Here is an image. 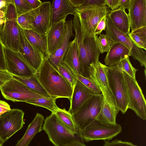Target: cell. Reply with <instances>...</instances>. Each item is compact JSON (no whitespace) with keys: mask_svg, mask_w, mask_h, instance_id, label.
I'll list each match as a JSON object with an SVG mask.
<instances>
[{"mask_svg":"<svg viewBox=\"0 0 146 146\" xmlns=\"http://www.w3.org/2000/svg\"><path fill=\"white\" fill-rule=\"evenodd\" d=\"M37 74L40 83L51 98L55 100L60 98L70 100L72 87L47 58L44 59Z\"/></svg>","mask_w":146,"mask_h":146,"instance_id":"6da1fadb","label":"cell"},{"mask_svg":"<svg viewBox=\"0 0 146 146\" xmlns=\"http://www.w3.org/2000/svg\"><path fill=\"white\" fill-rule=\"evenodd\" d=\"M73 28L75 33L76 40L80 60L82 76L89 77L88 68L92 65L97 64L101 53L97 38L98 36H88L82 33L79 21L74 20Z\"/></svg>","mask_w":146,"mask_h":146,"instance_id":"7a4b0ae2","label":"cell"},{"mask_svg":"<svg viewBox=\"0 0 146 146\" xmlns=\"http://www.w3.org/2000/svg\"><path fill=\"white\" fill-rule=\"evenodd\" d=\"M42 129L55 146H86L80 134L72 133L54 113L46 117Z\"/></svg>","mask_w":146,"mask_h":146,"instance_id":"3957f363","label":"cell"},{"mask_svg":"<svg viewBox=\"0 0 146 146\" xmlns=\"http://www.w3.org/2000/svg\"><path fill=\"white\" fill-rule=\"evenodd\" d=\"M109 86L115 99L116 107L125 113L128 105L127 89L123 74L117 64L104 66Z\"/></svg>","mask_w":146,"mask_h":146,"instance_id":"277c9868","label":"cell"},{"mask_svg":"<svg viewBox=\"0 0 146 146\" xmlns=\"http://www.w3.org/2000/svg\"><path fill=\"white\" fill-rule=\"evenodd\" d=\"M104 102L102 94H94L75 112L72 114L73 119L80 131L96 119Z\"/></svg>","mask_w":146,"mask_h":146,"instance_id":"5b68a950","label":"cell"},{"mask_svg":"<svg viewBox=\"0 0 146 146\" xmlns=\"http://www.w3.org/2000/svg\"><path fill=\"white\" fill-rule=\"evenodd\" d=\"M106 34L116 43L123 44L130 50V56L137 60L141 66L146 67V52L135 44L128 34H125L119 31L114 26L109 17H106Z\"/></svg>","mask_w":146,"mask_h":146,"instance_id":"8992f818","label":"cell"},{"mask_svg":"<svg viewBox=\"0 0 146 146\" xmlns=\"http://www.w3.org/2000/svg\"><path fill=\"white\" fill-rule=\"evenodd\" d=\"M121 126L117 123L106 124L95 120L80 131L84 140L86 142L96 140H110L122 131Z\"/></svg>","mask_w":146,"mask_h":146,"instance_id":"52a82bcc","label":"cell"},{"mask_svg":"<svg viewBox=\"0 0 146 146\" xmlns=\"http://www.w3.org/2000/svg\"><path fill=\"white\" fill-rule=\"evenodd\" d=\"M126 85L128 96V109L133 110L141 119H146V101L141 88L136 79L122 70Z\"/></svg>","mask_w":146,"mask_h":146,"instance_id":"ba28073f","label":"cell"},{"mask_svg":"<svg viewBox=\"0 0 146 146\" xmlns=\"http://www.w3.org/2000/svg\"><path fill=\"white\" fill-rule=\"evenodd\" d=\"M24 115L22 110L13 109L0 116V139L4 143L23 127Z\"/></svg>","mask_w":146,"mask_h":146,"instance_id":"9c48e42d","label":"cell"},{"mask_svg":"<svg viewBox=\"0 0 146 146\" xmlns=\"http://www.w3.org/2000/svg\"><path fill=\"white\" fill-rule=\"evenodd\" d=\"M0 89L5 98L14 102H26L28 100L44 97L13 78L1 87Z\"/></svg>","mask_w":146,"mask_h":146,"instance_id":"30bf717a","label":"cell"},{"mask_svg":"<svg viewBox=\"0 0 146 146\" xmlns=\"http://www.w3.org/2000/svg\"><path fill=\"white\" fill-rule=\"evenodd\" d=\"M6 71L12 75L25 78L37 74L27 64L21 54L4 46Z\"/></svg>","mask_w":146,"mask_h":146,"instance_id":"8fae6325","label":"cell"},{"mask_svg":"<svg viewBox=\"0 0 146 146\" xmlns=\"http://www.w3.org/2000/svg\"><path fill=\"white\" fill-rule=\"evenodd\" d=\"M111 10L107 6L93 8L87 11L75 13L78 17L83 33L88 36L95 35L97 26L102 18Z\"/></svg>","mask_w":146,"mask_h":146,"instance_id":"7c38bea8","label":"cell"},{"mask_svg":"<svg viewBox=\"0 0 146 146\" xmlns=\"http://www.w3.org/2000/svg\"><path fill=\"white\" fill-rule=\"evenodd\" d=\"M30 12L33 17V30L42 37H45L51 25V2H42L38 8L31 10Z\"/></svg>","mask_w":146,"mask_h":146,"instance_id":"4fadbf2b","label":"cell"},{"mask_svg":"<svg viewBox=\"0 0 146 146\" xmlns=\"http://www.w3.org/2000/svg\"><path fill=\"white\" fill-rule=\"evenodd\" d=\"M104 66V64L99 61L97 64L90 67L88 70L89 77L101 91L104 101L116 107L114 98L109 86Z\"/></svg>","mask_w":146,"mask_h":146,"instance_id":"5bb4252c","label":"cell"},{"mask_svg":"<svg viewBox=\"0 0 146 146\" xmlns=\"http://www.w3.org/2000/svg\"><path fill=\"white\" fill-rule=\"evenodd\" d=\"M17 19L5 21L0 28V39L4 46L20 53V28Z\"/></svg>","mask_w":146,"mask_h":146,"instance_id":"9a60e30c","label":"cell"},{"mask_svg":"<svg viewBox=\"0 0 146 146\" xmlns=\"http://www.w3.org/2000/svg\"><path fill=\"white\" fill-rule=\"evenodd\" d=\"M20 53L29 65L37 74L44 59L41 53L29 42L23 29L20 27Z\"/></svg>","mask_w":146,"mask_h":146,"instance_id":"2e32d148","label":"cell"},{"mask_svg":"<svg viewBox=\"0 0 146 146\" xmlns=\"http://www.w3.org/2000/svg\"><path fill=\"white\" fill-rule=\"evenodd\" d=\"M66 22L63 20L54 23L47 31L45 39L49 56L54 54L62 44L65 33Z\"/></svg>","mask_w":146,"mask_h":146,"instance_id":"e0dca14e","label":"cell"},{"mask_svg":"<svg viewBox=\"0 0 146 146\" xmlns=\"http://www.w3.org/2000/svg\"><path fill=\"white\" fill-rule=\"evenodd\" d=\"M128 10L131 32L146 26V0H131Z\"/></svg>","mask_w":146,"mask_h":146,"instance_id":"ac0fdd59","label":"cell"},{"mask_svg":"<svg viewBox=\"0 0 146 146\" xmlns=\"http://www.w3.org/2000/svg\"><path fill=\"white\" fill-rule=\"evenodd\" d=\"M65 27V35L60 47L54 54L49 56L47 58L50 64L57 71L59 66L63 62L64 57L70 46V40L74 36L72 19L66 21Z\"/></svg>","mask_w":146,"mask_h":146,"instance_id":"d6986e66","label":"cell"},{"mask_svg":"<svg viewBox=\"0 0 146 146\" xmlns=\"http://www.w3.org/2000/svg\"><path fill=\"white\" fill-rule=\"evenodd\" d=\"M94 94L81 82L77 80L73 88L68 111L72 114Z\"/></svg>","mask_w":146,"mask_h":146,"instance_id":"ffe728a7","label":"cell"},{"mask_svg":"<svg viewBox=\"0 0 146 146\" xmlns=\"http://www.w3.org/2000/svg\"><path fill=\"white\" fill-rule=\"evenodd\" d=\"M74 8L69 0H54L51 3V25L60 21L66 20L68 15H74Z\"/></svg>","mask_w":146,"mask_h":146,"instance_id":"44dd1931","label":"cell"},{"mask_svg":"<svg viewBox=\"0 0 146 146\" xmlns=\"http://www.w3.org/2000/svg\"><path fill=\"white\" fill-rule=\"evenodd\" d=\"M44 120L42 115L37 113L33 120L28 126L24 135L18 141L15 146H28L36 134L42 130V125Z\"/></svg>","mask_w":146,"mask_h":146,"instance_id":"7402d4cb","label":"cell"},{"mask_svg":"<svg viewBox=\"0 0 146 146\" xmlns=\"http://www.w3.org/2000/svg\"><path fill=\"white\" fill-rule=\"evenodd\" d=\"M63 62L76 75H81V65L75 38L70 42V46L64 57Z\"/></svg>","mask_w":146,"mask_h":146,"instance_id":"603a6c76","label":"cell"},{"mask_svg":"<svg viewBox=\"0 0 146 146\" xmlns=\"http://www.w3.org/2000/svg\"><path fill=\"white\" fill-rule=\"evenodd\" d=\"M130 54L127 47L121 43H115L107 53L104 60L105 65L109 67L116 65L122 59L130 56Z\"/></svg>","mask_w":146,"mask_h":146,"instance_id":"cb8c5ba5","label":"cell"},{"mask_svg":"<svg viewBox=\"0 0 146 146\" xmlns=\"http://www.w3.org/2000/svg\"><path fill=\"white\" fill-rule=\"evenodd\" d=\"M108 15L114 26L119 31L125 34L130 32L129 19L125 10L118 8L111 11Z\"/></svg>","mask_w":146,"mask_h":146,"instance_id":"d4e9b609","label":"cell"},{"mask_svg":"<svg viewBox=\"0 0 146 146\" xmlns=\"http://www.w3.org/2000/svg\"><path fill=\"white\" fill-rule=\"evenodd\" d=\"M23 30L29 43L41 53L44 58H47L49 55L47 51L45 37H42L33 30Z\"/></svg>","mask_w":146,"mask_h":146,"instance_id":"484cf974","label":"cell"},{"mask_svg":"<svg viewBox=\"0 0 146 146\" xmlns=\"http://www.w3.org/2000/svg\"><path fill=\"white\" fill-rule=\"evenodd\" d=\"M12 75L13 78L21 82L33 91L42 96L50 98L40 83L37 74L29 78Z\"/></svg>","mask_w":146,"mask_h":146,"instance_id":"4316f807","label":"cell"},{"mask_svg":"<svg viewBox=\"0 0 146 146\" xmlns=\"http://www.w3.org/2000/svg\"><path fill=\"white\" fill-rule=\"evenodd\" d=\"M119 111L116 107L104 101L101 109L96 119L103 123L115 124L116 123V117Z\"/></svg>","mask_w":146,"mask_h":146,"instance_id":"83f0119b","label":"cell"},{"mask_svg":"<svg viewBox=\"0 0 146 146\" xmlns=\"http://www.w3.org/2000/svg\"><path fill=\"white\" fill-rule=\"evenodd\" d=\"M66 127L72 133L80 134V131L76 125L72 117V115L65 108H58L55 113Z\"/></svg>","mask_w":146,"mask_h":146,"instance_id":"f1b7e54d","label":"cell"},{"mask_svg":"<svg viewBox=\"0 0 146 146\" xmlns=\"http://www.w3.org/2000/svg\"><path fill=\"white\" fill-rule=\"evenodd\" d=\"M56 100L49 97H44L39 98L30 100L26 102L47 109L52 113H55L58 108L55 103Z\"/></svg>","mask_w":146,"mask_h":146,"instance_id":"f546056e","label":"cell"},{"mask_svg":"<svg viewBox=\"0 0 146 146\" xmlns=\"http://www.w3.org/2000/svg\"><path fill=\"white\" fill-rule=\"evenodd\" d=\"M128 34L137 46L146 50V26L129 32Z\"/></svg>","mask_w":146,"mask_h":146,"instance_id":"4dcf8cb0","label":"cell"},{"mask_svg":"<svg viewBox=\"0 0 146 146\" xmlns=\"http://www.w3.org/2000/svg\"><path fill=\"white\" fill-rule=\"evenodd\" d=\"M98 46L100 52L103 54L108 52L116 43L106 34H100L97 38Z\"/></svg>","mask_w":146,"mask_h":146,"instance_id":"1f68e13d","label":"cell"},{"mask_svg":"<svg viewBox=\"0 0 146 146\" xmlns=\"http://www.w3.org/2000/svg\"><path fill=\"white\" fill-rule=\"evenodd\" d=\"M58 71L73 88L77 80L76 75L63 62L58 67Z\"/></svg>","mask_w":146,"mask_h":146,"instance_id":"d6a6232c","label":"cell"},{"mask_svg":"<svg viewBox=\"0 0 146 146\" xmlns=\"http://www.w3.org/2000/svg\"><path fill=\"white\" fill-rule=\"evenodd\" d=\"M106 6V0H85L83 4L81 7L74 8V9L75 13H79Z\"/></svg>","mask_w":146,"mask_h":146,"instance_id":"836d02e7","label":"cell"},{"mask_svg":"<svg viewBox=\"0 0 146 146\" xmlns=\"http://www.w3.org/2000/svg\"><path fill=\"white\" fill-rule=\"evenodd\" d=\"M33 17L29 11L18 17L17 21L19 26L23 29L33 30Z\"/></svg>","mask_w":146,"mask_h":146,"instance_id":"e575fe53","label":"cell"},{"mask_svg":"<svg viewBox=\"0 0 146 146\" xmlns=\"http://www.w3.org/2000/svg\"><path fill=\"white\" fill-rule=\"evenodd\" d=\"M129 56L122 59L117 64L119 68L125 72L131 77L135 79V74L138 70L134 68L129 59Z\"/></svg>","mask_w":146,"mask_h":146,"instance_id":"d590c367","label":"cell"},{"mask_svg":"<svg viewBox=\"0 0 146 146\" xmlns=\"http://www.w3.org/2000/svg\"><path fill=\"white\" fill-rule=\"evenodd\" d=\"M77 80L85 86L95 94H100L102 93L94 82L89 77H84L81 75L76 74Z\"/></svg>","mask_w":146,"mask_h":146,"instance_id":"8d00e7d4","label":"cell"},{"mask_svg":"<svg viewBox=\"0 0 146 146\" xmlns=\"http://www.w3.org/2000/svg\"><path fill=\"white\" fill-rule=\"evenodd\" d=\"M16 10L17 17L32 10L26 0H12Z\"/></svg>","mask_w":146,"mask_h":146,"instance_id":"74e56055","label":"cell"},{"mask_svg":"<svg viewBox=\"0 0 146 146\" xmlns=\"http://www.w3.org/2000/svg\"><path fill=\"white\" fill-rule=\"evenodd\" d=\"M5 13V22L6 21L17 19V16L16 10L12 0H11L6 7Z\"/></svg>","mask_w":146,"mask_h":146,"instance_id":"f35d334b","label":"cell"},{"mask_svg":"<svg viewBox=\"0 0 146 146\" xmlns=\"http://www.w3.org/2000/svg\"><path fill=\"white\" fill-rule=\"evenodd\" d=\"M103 146H138L131 142L116 139L111 142L105 141Z\"/></svg>","mask_w":146,"mask_h":146,"instance_id":"ab89813d","label":"cell"},{"mask_svg":"<svg viewBox=\"0 0 146 146\" xmlns=\"http://www.w3.org/2000/svg\"><path fill=\"white\" fill-rule=\"evenodd\" d=\"M12 78V75L7 72L0 70V88Z\"/></svg>","mask_w":146,"mask_h":146,"instance_id":"60d3db41","label":"cell"},{"mask_svg":"<svg viewBox=\"0 0 146 146\" xmlns=\"http://www.w3.org/2000/svg\"><path fill=\"white\" fill-rule=\"evenodd\" d=\"M107 15L104 16L98 24L95 31V35L98 36L101 34L103 31H105L106 28V21Z\"/></svg>","mask_w":146,"mask_h":146,"instance_id":"b9f144b4","label":"cell"},{"mask_svg":"<svg viewBox=\"0 0 146 146\" xmlns=\"http://www.w3.org/2000/svg\"><path fill=\"white\" fill-rule=\"evenodd\" d=\"M4 47V46L0 39V70L6 71Z\"/></svg>","mask_w":146,"mask_h":146,"instance_id":"7bdbcfd3","label":"cell"},{"mask_svg":"<svg viewBox=\"0 0 146 146\" xmlns=\"http://www.w3.org/2000/svg\"><path fill=\"white\" fill-rule=\"evenodd\" d=\"M120 0H106V5L112 10L118 9L120 5Z\"/></svg>","mask_w":146,"mask_h":146,"instance_id":"ee69618b","label":"cell"},{"mask_svg":"<svg viewBox=\"0 0 146 146\" xmlns=\"http://www.w3.org/2000/svg\"><path fill=\"white\" fill-rule=\"evenodd\" d=\"M9 105L4 101L0 100V116L10 111Z\"/></svg>","mask_w":146,"mask_h":146,"instance_id":"f6af8a7d","label":"cell"},{"mask_svg":"<svg viewBox=\"0 0 146 146\" xmlns=\"http://www.w3.org/2000/svg\"><path fill=\"white\" fill-rule=\"evenodd\" d=\"M31 7L32 9L38 8L42 4V2L39 0H26Z\"/></svg>","mask_w":146,"mask_h":146,"instance_id":"bcb514c9","label":"cell"},{"mask_svg":"<svg viewBox=\"0 0 146 146\" xmlns=\"http://www.w3.org/2000/svg\"><path fill=\"white\" fill-rule=\"evenodd\" d=\"M131 0H120L119 7V8L125 10L128 9L130 6Z\"/></svg>","mask_w":146,"mask_h":146,"instance_id":"7dc6e473","label":"cell"},{"mask_svg":"<svg viewBox=\"0 0 146 146\" xmlns=\"http://www.w3.org/2000/svg\"><path fill=\"white\" fill-rule=\"evenodd\" d=\"M71 5L74 8H78L83 4L85 0H69Z\"/></svg>","mask_w":146,"mask_h":146,"instance_id":"c3c4849f","label":"cell"},{"mask_svg":"<svg viewBox=\"0 0 146 146\" xmlns=\"http://www.w3.org/2000/svg\"><path fill=\"white\" fill-rule=\"evenodd\" d=\"M6 7L0 10V28L5 23V11Z\"/></svg>","mask_w":146,"mask_h":146,"instance_id":"681fc988","label":"cell"},{"mask_svg":"<svg viewBox=\"0 0 146 146\" xmlns=\"http://www.w3.org/2000/svg\"><path fill=\"white\" fill-rule=\"evenodd\" d=\"M11 0H0V10L7 6Z\"/></svg>","mask_w":146,"mask_h":146,"instance_id":"f907efd6","label":"cell"},{"mask_svg":"<svg viewBox=\"0 0 146 146\" xmlns=\"http://www.w3.org/2000/svg\"><path fill=\"white\" fill-rule=\"evenodd\" d=\"M4 143V142L0 139V146H2Z\"/></svg>","mask_w":146,"mask_h":146,"instance_id":"816d5d0a","label":"cell"}]
</instances>
